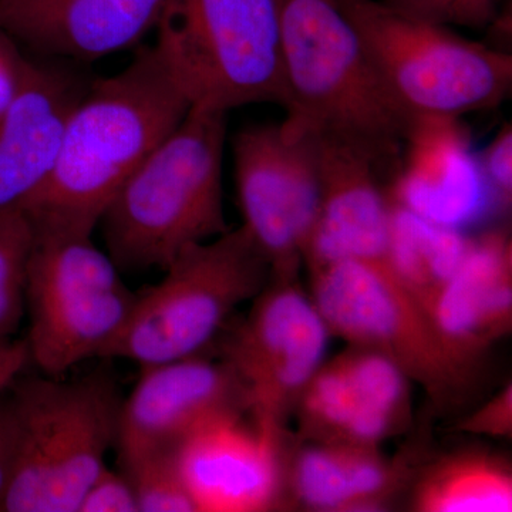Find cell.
Here are the masks:
<instances>
[{"label":"cell","mask_w":512,"mask_h":512,"mask_svg":"<svg viewBox=\"0 0 512 512\" xmlns=\"http://www.w3.org/2000/svg\"><path fill=\"white\" fill-rule=\"evenodd\" d=\"M191 107L157 47H140L120 73L94 77L67 120L55 168L22 211L32 222L93 232Z\"/></svg>","instance_id":"cell-1"},{"label":"cell","mask_w":512,"mask_h":512,"mask_svg":"<svg viewBox=\"0 0 512 512\" xmlns=\"http://www.w3.org/2000/svg\"><path fill=\"white\" fill-rule=\"evenodd\" d=\"M286 136L340 141L397 163L413 116L396 99L336 0H278Z\"/></svg>","instance_id":"cell-2"},{"label":"cell","mask_w":512,"mask_h":512,"mask_svg":"<svg viewBox=\"0 0 512 512\" xmlns=\"http://www.w3.org/2000/svg\"><path fill=\"white\" fill-rule=\"evenodd\" d=\"M227 114L192 106L101 215L107 254L120 271H164L185 248L228 231Z\"/></svg>","instance_id":"cell-3"},{"label":"cell","mask_w":512,"mask_h":512,"mask_svg":"<svg viewBox=\"0 0 512 512\" xmlns=\"http://www.w3.org/2000/svg\"><path fill=\"white\" fill-rule=\"evenodd\" d=\"M10 389L15 453L0 512L79 511L116 441V382L97 370L73 380L16 379Z\"/></svg>","instance_id":"cell-4"},{"label":"cell","mask_w":512,"mask_h":512,"mask_svg":"<svg viewBox=\"0 0 512 512\" xmlns=\"http://www.w3.org/2000/svg\"><path fill=\"white\" fill-rule=\"evenodd\" d=\"M312 301L330 335L389 357L437 412L471 402L484 359L441 332L384 259H348L311 272Z\"/></svg>","instance_id":"cell-5"},{"label":"cell","mask_w":512,"mask_h":512,"mask_svg":"<svg viewBox=\"0 0 512 512\" xmlns=\"http://www.w3.org/2000/svg\"><path fill=\"white\" fill-rule=\"evenodd\" d=\"M163 272L157 285L137 295L104 359L146 369L198 356L271 278V266L242 225L185 248Z\"/></svg>","instance_id":"cell-6"},{"label":"cell","mask_w":512,"mask_h":512,"mask_svg":"<svg viewBox=\"0 0 512 512\" xmlns=\"http://www.w3.org/2000/svg\"><path fill=\"white\" fill-rule=\"evenodd\" d=\"M26 269L30 362L62 377L92 357L104 359L119 338L137 295L92 241L93 232L32 222Z\"/></svg>","instance_id":"cell-7"},{"label":"cell","mask_w":512,"mask_h":512,"mask_svg":"<svg viewBox=\"0 0 512 512\" xmlns=\"http://www.w3.org/2000/svg\"><path fill=\"white\" fill-rule=\"evenodd\" d=\"M154 30L191 106H285L278 0H165Z\"/></svg>","instance_id":"cell-8"},{"label":"cell","mask_w":512,"mask_h":512,"mask_svg":"<svg viewBox=\"0 0 512 512\" xmlns=\"http://www.w3.org/2000/svg\"><path fill=\"white\" fill-rule=\"evenodd\" d=\"M377 70L413 116L461 117L500 106L512 86L510 53L410 18L382 0H336Z\"/></svg>","instance_id":"cell-9"},{"label":"cell","mask_w":512,"mask_h":512,"mask_svg":"<svg viewBox=\"0 0 512 512\" xmlns=\"http://www.w3.org/2000/svg\"><path fill=\"white\" fill-rule=\"evenodd\" d=\"M252 302L224 360L244 386L252 419L286 430L289 414L325 363L332 335L298 276H271Z\"/></svg>","instance_id":"cell-10"},{"label":"cell","mask_w":512,"mask_h":512,"mask_svg":"<svg viewBox=\"0 0 512 512\" xmlns=\"http://www.w3.org/2000/svg\"><path fill=\"white\" fill-rule=\"evenodd\" d=\"M232 151L242 227L271 276H299L319 211L318 137L286 136L279 124H256L239 131Z\"/></svg>","instance_id":"cell-11"},{"label":"cell","mask_w":512,"mask_h":512,"mask_svg":"<svg viewBox=\"0 0 512 512\" xmlns=\"http://www.w3.org/2000/svg\"><path fill=\"white\" fill-rule=\"evenodd\" d=\"M232 413H248V399L225 360L211 362L198 355L141 369L120 406L114 447L121 468L177 454L195 431Z\"/></svg>","instance_id":"cell-12"},{"label":"cell","mask_w":512,"mask_h":512,"mask_svg":"<svg viewBox=\"0 0 512 512\" xmlns=\"http://www.w3.org/2000/svg\"><path fill=\"white\" fill-rule=\"evenodd\" d=\"M244 416L210 421L175 454L197 512H264L284 505L286 430Z\"/></svg>","instance_id":"cell-13"},{"label":"cell","mask_w":512,"mask_h":512,"mask_svg":"<svg viewBox=\"0 0 512 512\" xmlns=\"http://www.w3.org/2000/svg\"><path fill=\"white\" fill-rule=\"evenodd\" d=\"M77 64L30 60L0 120V212L22 211L55 168L67 120L93 82Z\"/></svg>","instance_id":"cell-14"},{"label":"cell","mask_w":512,"mask_h":512,"mask_svg":"<svg viewBox=\"0 0 512 512\" xmlns=\"http://www.w3.org/2000/svg\"><path fill=\"white\" fill-rule=\"evenodd\" d=\"M318 150L319 211L303 264L312 272L348 259L386 258L392 202L377 180L382 165L330 138L318 137Z\"/></svg>","instance_id":"cell-15"},{"label":"cell","mask_w":512,"mask_h":512,"mask_svg":"<svg viewBox=\"0 0 512 512\" xmlns=\"http://www.w3.org/2000/svg\"><path fill=\"white\" fill-rule=\"evenodd\" d=\"M404 146L389 197L394 205L458 231L483 217L494 197L460 117H414Z\"/></svg>","instance_id":"cell-16"},{"label":"cell","mask_w":512,"mask_h":512,"mask_svg":"<svg viewBox=\"0 0 512 512\" xmlns=\"http://www.w3.org/2000/svg\"><path fill=\"white\" fill-rule=\"evenodd\" d=\"M165 0H0V32L37 55L96 62L156 29Z\"/></svg>","instance_id":"cell-17"},{"label":"cell","mask_w":512,"mask_h":512,"mask_svg":"<svg viewBox=\"0 0 512 512\" xmlns=\"http://www.w3.org/2000/svg\"><path fill=\"white\" fill-rule=\"evenodd\" d=\"M427 312L441 332L477 357L511 332L512 244L504 229L473 238L463 264Z\"/></svg>","instance_id":"cell-18"},{"label":"cell","mask_w":512,"mask_h":512,"mask_svg":"<svg viewBox=\"0 0 512 512\" xmlns=\"http://www.w3.org/2000/svg\"><path fill=\"white\" fill-rule=\"evenodd\" d=\"M409 464L379 447L312 443L289 453L286 487L302 507L322 512L380 511L410 477Z\"/></svg>","instance_id":"cell-19"},{"label":"cell","mask_w":512,"mask_h":512,"mask_svg":"<svg viewBox=\"0 0 512 512\" xmlns=\"http://www.w3.org/2000/svg\"><path fill=\"white\" fill-rule=\"evenodd\" d=\"M413 508L419 512H510V464L484 451L441 457L417 478Z\"/></svg>","instance_id":"cell-20"},{"label":"cell","mask_w":512,"mask_h":512,"mask_svg":"<svg viewBox=\"0 0 512 512\" xmlns=\"http://www.w3.org/2000/svg\"><path fill=\"white\" fill-rule=\"evenodd\" d=\"M471 241L458 229L431 224L392 202L384 262L427 308L463 264Z\"/></svg>","instance_id":"cell-21"},{"label":"cell","mask_w":512,"mask_h":512,"mask_svg":"<svg viewBox=\"0 0 512 512\" xmlns=\"http://www.w3.org/2000/svg\"><path fill=\"white\" fill-rule=\"evenodd\" d=\"M32 238V224L25 212H0V340L12 339L26 315V269Z\"/></svg>","instance_id":"cell-22"},{"label":"cell","mask_w":512,"mask_h":512,"mask_svg":"<svg viewBox=\"0 0 512 512\" xmlns=\"http://www.w3.org/2000/svg\"><path fill=\"white\" fill-rule=\"evenodd\" d=\"M124 473L136 491L138 512H197L175 454L148 458Z\"/></svg>","instance_id":"cell-23"},{"label":"cell","mask_w":512,"mask_h":512,"mask_svg":"<svg viewBox=\"0 0 512 512\" xmlns=\"http://www.w3.org/2000/svg\"><path fill=\"white\" fill-rule=\"evenodd\" d=\"M390 8L440 26L481 29L500 18L501 0H382Z\"/></svg>","instance_id":"cell-24"},{"label":"cell","mask_w":512,"mask_h":512,"mask_svg":"<svg viewBox=\"0 0 512 512\" xmlns=\"http://www.w3.org/2000/svg\"><path fill=\"white\" fill-rule=\"evenodd\" d=\"M77 512H138L133 483L124 471L104 467L87 488Z\"/></svg>","instance_id":"cell-25"},{"label":"cell","mask_w":512,"mask_h":512,"mask_svg":"<svg viewBox=\"0 0 512 512\" xmlns=\"http://www.w3.org/2000/svg\"><path fill=\"white\" fill-rule=\"evenodd\" d=\"M478 158L485 183L493 194L494 201L504 207L511 202L512 194V128L507 123L501 127L484 153Z\"/></svg>","instance_id":"cell-26"},{"label":"cell","mask_w":512,"mask_h":512,"mask_svg":"<svg viewBox=\"0 0 512 512\" xmlns=\"http://www.w3.org/2000/svg\"><path fill=\"white\" fill-rule=\"evenodd\" d=\"M457 429L474 436L491 439L512 437V386L508 383L500 392L485 400L468 416L460 420Z\"/></svg>","instance_id":"cell-27"},{"label":"cell","mask_w":512,"mask_h":512,"mask_svg":"<svg viewBox=\"0 0 512 512\" xmlns=\"http://www.w3.org/2000/svg\"><path fill=\"white\" fill-rule=\"evenodd\" d=\"M30 59L19 50L18 43L0 32V120L18 94Z\"/></svg>","instance_id":"cell-28"},{"label":"cell","mask_w":512,"mask_h":512,"mask_svg":"<svg viewBox=\"0 0 512 512\" xmlns=\"http://www.w3.org/2000/svg\"><path fill=\"white\" fill-rule=\"evenodd\" d=\"M30 362L26 340H0V396Z\"/></svg>","instance_id":"cell-29"},{"label":"cell","mask_w":512,"mask_h":512,"mask_svg":"<svg viewBox=\"0 0 512 512\" xmlns=\"http://www.w3.org/2000/svg\"><path fill=\"white\" fill-rule=\"evenodd\" d=\"M13 453H15V437H13L12 421H10L5 402L0 400V498L8 487Z\"/></svg>","instance_id":"cell-30"}]
</instances>
